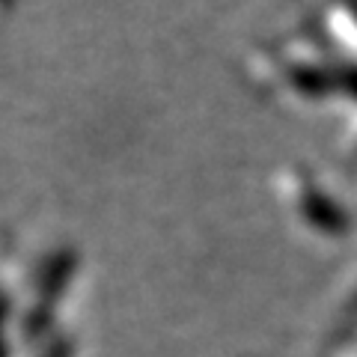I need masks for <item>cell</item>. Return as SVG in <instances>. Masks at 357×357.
I'll return each instance as SVG.
<instances>
[{
	"mask_svg": "<svg viewBox=\"0 0 357 357\" xmlns=\"http://www.w3.org/2000/svg\"><path fill=\"white\" fill-rule=\"evenodd\" d=\"M72 354H75V342H72V340H66V337L51 340L48 351H45V357H72Z\"/></svg>",
	"mask_w": 357,
	"mask_h": 357,
	"instance_id": "obj_2",
	"label": "cell"
},
{
	"mask_svg": "<svg viewBox=\"0 0 357 357\" xmlns=\"http://www.w3.org/2000/svg\"><path fill=\"white\" fill-rule=\"evenodd\" d=\"M337 81L349 89V93H354V98H357V66H351V69H342Z\"/></svg>",
	"mask_w": 357,
	"mask_h": 357,
	"instance_id": "obj_3",
	"label": "cell"
},
{
	"mask_svg": "<svg viewBox=\"0 0 357 357\" xmlns=\"http://www.w3.org/2000/svg\"><path fill=\"white\" fill-rule=\"evenodd\" d=\"M301 215H304L307 223H312L316 229H325V232H340L345 229V211L333 203L331 197H325L316 185H304L301 188Z\"/></svg>",
	"mask_w": 357,
	"mask_h": 357,
	"instance_id": "obj_1",
	"label": "cell"
}]
</instances>
